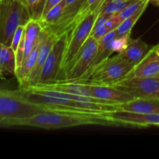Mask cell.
Instances as JSON below:
<instances>
[{"instance_id":"6da1fadb","label":"cell","mask_w":159,"mask_h":159,"mask_svg":"<svg viewBox=\"0 0 159 159\" xmlns=\"http://www.w3.org/2000/svg\"><path fill=\"white\" fill-rule=\"evenodd\" d=\"M83 125L122 126L116 121L104 117L102 113L97 114H76L48 111L20 120L16 124V127H32L48 130Z\"/></svg>"},{"instance_id":"7a4b0ae2","label":"cell","mask_w":159,"mask_h":159,"mask_svg":"<svg viewBox=\"0 0 159 159\" xmlns=\"http://www.w3.org/2000/svg\"><path fill=\"white\" fill-rule=\"evenodd\" d=\"M45 111L43 104L26 99L20 90L0 89V127H16L20 120Z\"/></svg>"},{"instance_id":"3957f363","label":"cell","mask_w":159,"mask_h":159,"mask_svg":"<svg viewBox=\"0 0 159 159\" xmlns=\"http://www.w3.org/2000/svg\"><path fill=\"white\" fill-rule=\"evenodd\" d=\"M30 20L29 10L22 0H0V42L11 46L17 27Z\"/></svg>"},{"instance_id":"277c9868","label":"cell","mask_w":159,"mask_h":159,"mask_svg":"<svg viewBox=\"0 0 159 159\" xmlns=\"http://www.w3.org/2000/svg\"><path fill=\"white\" fill-rule=\"evenodd\" d=\"M134 68V65L117 54L104 61L87 79L73 82L112 85L127 78Z\"/></svg>"},{"instance_id":"5b68a950","label":"cell","mask_w":159,"mask_h":159,"mask_svg":"<svg viewBox=\"0 0 159 159\" xmlns=\"http://www.w3.org/2000/svg\"><path fill=\"white\" fill-rule=\"evenodd\" d=\"M103 6H104L98 8L97 9L85 16L77 24L75 25L68 32H67L68 33L67 43L59 75L71 63V61L75 57L81 48L85 43L87 39L90 37L96 18L101 12Z\"/></svg>"},{"instance_id":"8992f818","label":"cell","mask_w":159,"mask_h":159,"mask_svg":"<svg viewBox=\"0 0 159 159\" xmlns=\"http://www.w3.org/2000/svg\"><path fill=\"white\" fill-rule=\"evenodd\" d=\"M99 42L90 36L71 63L61 73L57 81L75 82L82 79L91 66Z\"/></svg>"},{"instance_id":"52a82bcc","label":"cell","mask_w":159,"mask_h":159,"mask_svg":"<svg viewBox=\"0 0 159 159\" xmlns=\"http://www.w3.org/2000/svg\"><path fill=\"white\" fill-rule=\"evenodd\" d=\"M134 98L159 99V75L152 78H125L112 85Z\"/></svg>"},{"instance_id":"ba28073f","label":"cell","mask_w":159,"mask_h":159,"mask_svg":"<svg viewBox=\"0 0 159 159\" xmlns=\"http://www.w3.org/2000/svg\"><path fill=\"white\" fill-rule=\"evenodd\" d=\"M67 38H68V33H64L63 34L57 37L45 61L37 83L54 82L57 79L61 68L62 60H63L67 43Z\"/></svg>"},{"instance_id":"9c48e42d","label":"cell","mask_w":159,"mask_h":159,"mask_svg":"<svg viewBox=\"0 0 159 159\" xmlns=\"http://www.w3.org/2000/svg\"><path fill=\"white\" fill-rule=\"evenodd\" d=\"M102 115L104 117L116 121L125 127H148L151 125L159 127V114L134 113L118 110L104 112L102 113Z\"/></svg>"},{"instance_id":"30bf717a","label":"cell","mask_w":159,"mask_h":159,"mask_svg":"<svg viewBox=\"0 0 159 159\" xmlns=\"http://www.w3.org/2000/svg\"><path fill=\"white\" fill-rule=\"evenodd\" d=\"M86 85L90 96L103 99L113 104H122L130 102L135 99L132 95L116 88L113 85L102 84L83 83Z\"/></svg>"},{"instance_id":"8fae6325","label":"cell","mask_w":159,"mask_h":159,"mask_svg":"<svg viewBox=\"0 0 159 159\" xmlns=\"http://www.w3.org/2000/svg\"><path fill=\"white\" fill-rule=\"evenodd\" d=\"M57 37L58 36L54 34V33L43 29V37H42L41 43H40V48H39L35 67H34V70L31 73L29 81H28L27 85L26 87L35 85L36 83L38 82L45 61L48 58V56L49 54L50 51H51V48H52L53 45H54L56 40H57Z\"/></svg>"},{"instance_id":"7c38bea8","label":"cell","mask_w":159,"mask_h":159,"mask_svg":"<svg viewBox=\"0 0 159 159\" xmlns=\"http://www.w3.org/2000/svg\"><path fill=\"white\" fill-rule=\"evenodd\" d=\"M159 75V54L157 46L151 48L144 58L134 66L127 78H152Z\"/></svg>"},{"instance_id":"4fadbf2b","label":"cell","mask_w":159,"mask_h":159,"mask_svg":"<svg viewBox=\"0 0 159 159\" xmlns=\"http://www.w3.org/2000/svg\"><path fill=\"white\" fill-rule=\"evenodd\" d=\"M116 37V30H114L107 34L105 37H103L99 40L97 51H96V54H95L94 57H93L91 66L89 68L88 71H86L85 75L82 79H79V80H83V79H87L100 64H102L104 61L108 59L111 56V54L113 53V49H112V43H113V40Z\"/></svg>"},{"instance_id":"5bb4252c","label":"cell","mask_w":159,"mask_h":159,"mask_svg":"<svg viewBox=\"0 0 159 159\" xmlns=\"http://www.w3.org/2000/svg\"><path fill=\"white\" fill-rule=\"evenodd\" d=\"M42 37H43V32H42L40 39H39L37 45L34 48L32 52L23 60L21 66L16 71L15 75L16 77L17 81H18L19 85H19L20 89L25 88L27 85L28 81H29L31 73H32L33 70L35 67L39 48H40V45L42 40Z\"/></svg>"},{"instance_id":"9a60e30c","label":"cell","mask_w":159,"mask_h":159,"mask_svg":"<svg viewBox=\"0 0 159 159\" xmlns=\"http://www.w3.org/2000/svg\"><path fill=\"white\" fill-rule=\"evenodd\" d=\"M118 110L139 113L159 114V99H140L126 103L118 104Z\"/></svg>"},{"instance_id":"2e32d148","label":"cell","mask_w":159,"mask_h":159,"mask_svg":"<svg viewBox=\"0 0 159 159\" xmlns=\"http://www.w3.org/2000/svg\"><path fill=\"white\" fill-rule=\"evenodd\" d=\"M34 85L40 87V88L48 89L55 90V91L61 92V93H70V94L90 96L86 85L83 83H79V82L54 81V82H50L37 83ZM30 86H32V85H30Z\"/></svg>"},{"instance_id":"e0dca14e","label":"cell","mask_w":159,"mask_h":159,"mask_svg":"<svg viewBox=\"0 0 159 159\" xmlns=\"http://www.w3.org/2000/svg\"><path fill=\"white\" fill-rule=\"evenodd\" d=\"M150 50L151 48L149 45L143 41L141 38L136 40L130 39V43L127 48L121 54H118L135 66L144 58V56Z\"/></svg>"},{"instance_id":"ac0fdd59","label":"cell","mask_w":159,"mask_h":159,"mask_svg":"<svg viewBox=\"0 0 159 159\" xmlns=\"http://www.w3.org/2000/svg\"><path fill=\"white\" fill-rule=\"evenodd\" d=\"M43 31V26L39 20L31 19L26 25L24 29L25 51L24 59L32 52L37 45L40 35Z\"/></svg>"},{"instance_id":"d6986e66","label":"cell","mask_w":159,"mask_h":159,"mask_svg":"<svg viewBox=\"0 0 159 159\" xmlns=\"http://www.w3.org/2000/svg\"><path fill=\"white\" fill-rule=\"evenodd\" d=\"M16 71V53L10 46L0 42V79L7 75H15Z\"/></svg>"},{"instance_id":"ffe728a7","label":"cell","mask_w":159,"mask_h":159,"mask_svg":"<svg viewBox=\"0 0 159 159\" xmlns=\"http://www.w3.org/2000/svg\"><path fill=\"white\" fill-rule=\"evenodd\" d=\"M65 0H63L50 9L49 12L46 14V16L41 20H40V23L43 25V29L49 30L55 26L58 23L61 19L62 18L64 11H65Z\"/></svg>"},{"instance_id":"44dd1931","label":"cell","mask_w":159,"mask_h":159,"mask_svg":"<svg viewBox=\"0 0 159 159\" xmlns=\"http://www.w3.org/2000/svg\"><path fill=\"white\" fill-rule=\"evenodd\" d=\"M148 3L149 2H145L144 4H143L137 12H135L134 13L132 16H130V17H128V18H127L126 20H124V21L120 24V26H118L117 29H116V37H121V36H125L130 34V32H131L134 26L135 23H137V21L139 20V18L141 16V15L144 13V10H145L146 8H147Z\"/></svg>"},{"instance_id":"7402d4cb","label":"cell","mask_w":159,"mask_h":159,"mask_svg":"<svg viewBox=\"0 0 159 159\" xmlns=\"http://www.w3.org/2000/svg\"><path fill=\"white\" fill-rule=\"evenodd\" d=\"M29 10L31 19L39 20L41 18L46 0H22Z\"/></svg>"},{"instance_id":"603a6c76","label":"cell","mask_w":159,"mask_h":159,"mask_svg":"<svg viewBox=\"0 0 159 159\" xmlns=\"http://www.w3.org/2000/svg\"><path fill=\"white\" fill-rule=\"evenodd\" d=\"M134 0L130 1H123V0H107L103 8L102 9V12L107 14H116L121 10L127 7L128 5L133 2Z\"/></svg>"},{"instance_id":"cb8c5ba5","label":"cell","mask_w":159,"mask_h":159,"mask_svg":"<svg viewBox=\"0 0 159 159\" xmlns=\"http://www.w3.org/2000/svg\"><path fill=\"white\" fill-rule=\"evenodd\" d=\"M145 2H143L141 1V0H134V1L132 2L130 5H128L127 7H125L123 10H121L120 12L116 13L120 23H122L124 20H126L127 18L130 17V16L133 15V14L135 12H137V11L139 9V8Z\"/></svg>"},{"instance_id":"d4e9b609","label":"cell","mask_w":159,"mask_h":159,"mask_svg":"<svg viewBox=\"0 0 159 159\" xmlns=\"http://www.w3.org/2000/svg\"><path fill=\"white\" fill-rule=\"evenodd\" d=\"M130 39L131 38L130 37V34L121 36V37H116L112 43V49H113V52L121 54L128 46Z\"/></svg>"},{"instance_id":"484cf974","label":"cell","mask_w":159,"mask_h":159,"mask_svg":"<svg viewBox=\"0 0 159 159\" xmlns=\"http://www.w3.org/2000/svg\"><path fill=\"white\" fill-rule=\"evenodd\" d=\"M25 29V25H20L17 27L16 30L15 31V34H14L13 37H12V43H11V48L16 52L17 48H18L19 44H20V42L21 40L22 37H23V32H24Z\"/></svg>"},{"instance_id":"4316f807","label":"cell","mask_w":159,"mask_h":159,"mask_svg":"<svg viewBox=\"0 0 159 159\" xmlns=\"http://www.w3.org/2000/svg\"><path fill=\"white\" fill-rule=\"evenodd\" d=\"M120 21L119 18H118L116 14H113L110 16L105 23V26L107 29L110 31H113L114 30L117 29L118 26L120 24Z\"/></svg>"},{"instance_id":"83f0119b","label":"cell","mask_w":159,"mask_h":159,"mask_svg":"<svg viewBox=\"0 0 159 159\" xmlns=\"http://www.w3.org/2000/svg\"><path fill=\"white\" fill-rule=\"evenodd\" d=\"M110 32H111V31L109 30L106 27L105 25H104V26H102V27H100L99 29H98V30H96L92 32L91 35L90 36H92L93 37H94V38L96 39L98 42H99V40L102 38V37H105V36L107 35V34H109Z\"/></svg>"},{"instance_id":"f1b7e54d","label":"cell","mask_w":159,"mask_h":159,"mask_svg":"<svg viewBox=\"0 0 159 159\" xmlns=\"http://www.w3.org/2000/svg\"><path fill=\"white\" fill-rule=\"evenodd\" d=\"M63 0H46L45 1V5H44V8H43V13H42L41 18L40 20H41L42 18L46 16V14L48 13V12L50 11V9H51L52 7H54V6L57 5L58 3H60L61 2H62Z\"/></svg>"},{"instance_id":"f546056e","label":"cell","mask_w":159,"mask_h":159,"mask_svg":"<svg viewBox=\"0 0 159 159\" xmlns=\"http://www.w3.org/2000/svg\"><path fill=\"white\" fill-rule=\"evenodd\" d=\"M150 2H152L153 4L159 6V0H150Z\"/></svg>"},{"instance_id":"4dcf8cb0","label":"cell","mask_w":159,"mask_h":159,"mask_svg":"<svg viewBox=\"0 0 159 159\" xmlns=\"http://www.w3.org/2000/svg\"><path fill=\"white\" fill-rule=\"evenodd\" d=\"M157 51H158V53L159 54V44L157 45Z\"/></svg>"},{"instance_id":"1f68e13d","label":"cell","mask_w":159,"mask_h":159,"mask_svg":"<svg viewBox=\"0 0 159 159\" xmlns=\"http://www.w3.org/2000/svg\"><path fill=\"white\" fill-rule=\"evenodd\" d=\"M141 1H143V2H150V0H141Z\"/></svg>"},{"instance_id":"d6a6232c","label":"cell","mask_w":159,"mask_h":159,"mask_svg":"<svg viewBox=\"0 0 159 159\" xmlns=\"http://www.w3.org/2000/svg\"><path fill=\"white\" fill-rule=\"evenodd\" d=\"M123 1H130V0H123Z\"/></svg>"},{"instance_id":"836d02e7","label":"cell","mask_w":159,"mask_h":159,"mask_svg":"<svg viewBox=\"0 0 159 159\" xmlns=\"http://www.w3.org/2000/svg\"></svg>"}]
</instances>
